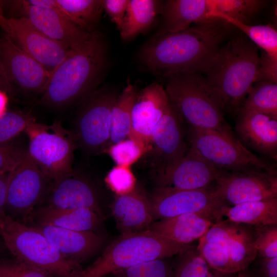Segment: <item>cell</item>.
I'll list each match as a JSON object with an SVG mask.
<instances>
[{"instance_id": "obj_1", "label": "cell", "mask_w": 277, "mask_h": 277, "mask_svg": "<svg viewBox=\"0 0 277 277\" xmlns=\"http://www.w3.org/2000/svg\"><path fill=\"white\" fill-rule=\"evenodd\" d=\"M221 22L212 19L179 31H161L143 46L140 60L151 73L165 77L201 74L220 48Z\"/></svg>"}, {"instance_id": "obj_2", "label": "cell", "mask_w": 277, "mask_h": 277, "mask_svg": "<svg viewBox=\"0 0 277 277\" xmlns=\"http://www.w3.org/2000/svg\"><path fill=\"white\" fill-rule=\"evenodd\" d=\"M257 47L238 36L220 48L201 73L224 113L236 114L252 86L262 80Z\"/></svg>"}, {"instance_id": "obj_3", "label": "cell", "mask_w": 277, "mask_h": 277, "mask_svg": "<svg viewBox=\"0 0 277 277\" xmlns=\"http://www.w3.org/2000/svg\"><path fill=\"white\" fill-rule=\"evenodd\" d=\"M107 53L103 35L93 31L83 43L70 49L51 72L42 92V103L54 108L64 107L92 92L105 67Z\"/></svg>"}, {"instance_id": "obj_4", "label": "cell", "mask_w": 277, "mask_h": 277, "mask_svg": "<svg viewBox=\"0 0 277 277\" xmlns=\"http://www.w3.org/2000/svg\"><path fill=\"white\" fill-rule=\"evenodd\" d=\"M0 233L15 260L42 270L52 277H78L80 263L62 254L34 227L15 220L0 210Z\"/></svg>"}, {"instance_id": "obj_5", "label": "cell", "mask_w": 277, "mask_h": 277, "mask_svg": "<svg viewBox=\"0 0 277 277\" xmlns=\"http://www.w3.org/2000/svg\"><path fill=\"white\" fill-rule=\"evenodd\" d=\"M191 245L174 242L149 230L122 233L78 277H105L147 262L167 259Z\"/></svg>"}, {"instance_id": "obj_6", "label": "cell", "mask_w": 277, "mask_h": 277, "mask_svg": "<svg viewBox=\"0 0 277 277\" xmlns=\"http://www.w3.org/2000/svg\"><path fill=\"white\" fill-rule=\"evenodd\" d=\"M166 78L164 89L169 102L191 127L233 134L202 74L184 72Z\"/></svg>"}, {"instance_id": "obj_7", "label": "cell", "mask_w": 277, "mask_h": 277, "mask_svg": "<svg viewBox=\"0 0 277 277\" xmlns=\"http://www.w3.org/2000/svg\"><path fill=\"white\" fill-rule=\"evenodd\" d=\"M189 148L221 171L276 172L275 167L245 147L234 134L191 127Z\"/></svg>"}, {"instance_id": "obj_8", "label": "cell", "mask_w": 277, "mask_h": 277, "mask_svg": "<svg viewBox=\"0 0 277 277\" xmlns=\"http://www.w3.org/2000/svg\"><path fill=\"white\" fill-rule=\"evenodd\" d=\"M29 138L27 151L52 182L73 173V136L59 122L50 126L31 123L25 130Z\"/></svg>"}, {"instance_id": "obj_9", "label": "cell", "mask_w": 277, "mask_h": 277, "mask_svg": "<svg viewBox=\"0 0 277 277\" xmlns=\"http://www.w3.org/2000/svg\"><path fill=\"white\" fill-rule=\"evenodd\" d=\"M117 96L108 90L91 92L86 96L72 132L76 146L98 153L109 145L111 112Z\"/></svg>"}, {"instance_id": "obj_10", "label": "cell", "mask_w": 277, "mask_h": 277, "mask_svg": "<svg viewBox=\"0 0 277 277\" xmlns=\"http://www.w3.org/2000/svg\"><path fill=\"white\" fill-rule=\"evenodd\" d=\"M154 221L186 213L202 215L214 224L222 221L226 203L215 190L157 188L149 198Z\"/></svg>"}, {"instance_id": "obj_11", "label": "cell", "mask_w": 277, "mask_h": 277, "mask_svg": "<svg viewBox=\"0 0 277 277\" xmlns=\"http://www.w3.org/2000/svg\"><path fill=\"white\" fill-rule=\"evenodd\" d=\"M52 183L27 151L9 173L5 206L26 219L45 200Z\"/></svg>"}, {"instance_id": "obj_12", "label": "cell", "mask_w": 277, "mask_h": 277, "mask_svg": "<svg viewBox=\"0 0 277 277\" xmlns=\"http://www.w3.org/2000/svg\"><path fill=\"white\" fill-rule=\"evenodd\" d=\"M215 182L217 195L233 205L277 197L276 172L221 171Z\"/></svg>"}, {"instance_id": "obj_13", "label": "cell", "mask_w": 277, "mask_h": 277, "mask_svg": "<svg viewBox=\"0 0 277 277\" xmlns=\"http://www.w3.org/2000/svg\"><path fill=\"white\" fill-rule=\"evenodd\" d=\"M9 6L27 18L37 29L69 49L83 43L91 35L56 10L29 4L26 1H10Z\"/></svg>"}, {"instance_id": "obj_14", "label": "cell", "mask_w": 277, "mask_h": 277, "mask_svg": "<svg viewBox=\"0 0 277 277\" xmlns=\"http://www.w3.org/2000/svg\"><path fill=\"white\" fill-rule=\"evenodd\" d=\"M9 35L25 52L52 72L70 49L37 29L25 17L8 18Z\"/></svg>"}, {"instance_id": "obj_15", "label": "cell", "mask_w": 277, "mask_h": 277, "mask_svg": "<svg viewBox=\"0 0 277 277\" xmlns=\"http://www.w3.org/2000/svg\"><path fill=\"white\" fill-rule=\"evenodd\" d=\"M224 248L238 272L247 269L257 257L253 226L229 220L214 224L201 238Z\"/></svg>"}, {"instance_id": "obj_16", "label": "cell", "mask_w": 277, "mask_h": 277, "mask_svg": "<svg viewBox=\"0 0 277 277\" xmlns=\"http://www.w3.org/2000/svg\"><path fill=\"white\" fill-rule=\"evenodd\" d=\"M169 105L164 87L160 84L153 83L142 89L137 93L132 108L129 137L150 150L153 130Z\"/></svg>"}, {"instance_id": "obj_17", "label": "cell", "mask_w": 277, "mask_h": 277, "mask_svg": "<svg viewBox=\"0 0 277 277\" xmlns=\"http://www.w3.org/2000/svg\"><path fill=\"white\" fill-rule=\"evenodd\" d=\"M0 57L11 82L27 91L43 92L51 72L7 34L0 39Z\"/></svg>"}, {"instance_id": "obj_18", "label": "cell", "mask_w": 277, "mask_h": 277, "mask_svg": "<svg viewBox=\"0 0 277 277\" xmlns=\"http://www.w3.org/2000/svg\"><path fill=\"white\" fill-rule=\"evenodd\" d=\"M182 120L170 102L153 130L150 150L155 156L157 176L182 158L189 149L184 138Z\"/></svg>"}, {"instance_id": "obj_19", "label": "cell", "mask_w": 277, "mask_h": 277, "mask_svg": "<svg viewBox=\"0 0 277 277\" xmlns=\"http://www.w3.org/2000/svg\"><path fill=\"white\" fill-rule=\"evenodd\" d=\"M221 172L189 147L186 154L156 180L157 188L203 189L215 181Z\"/></svg>"}, {"instance_id": "obj_20", "label": "cell", "mask_w": 277, "mask_h": 277, "mask_svg": "<svg viewBox=\"0 0 277 277\" xmlns=\"http://www.w3.org/2000/svg\"><path fill=\"white\" fill-rule=\"evenodd\" d=\"M237 138L248 148L274 161L277 160V118L241 108L236 113Z\"/></svg>"}, {"instance_id": "obj_21", "label": "cell", "mask_w": 277, "mask_h": 277, "mask_svg": "<svg viewBox=\"0 0 277 277\" xmlns=\"http://www.w3.org/2000/svg\"><path fill=\"white\" fill-rule=\"evenodd\" d=\"M47 206L57 209H90L102 215L98 196L86 180L73 175L52 182L45 199Z\"/></svg>"}, {"instance_id": "obj_22", "label": "cell", "mask_w": 277, "mask_h": 277, "mask_svg": "<svg viewBox=\"0 0 277 277\" xmlns=\"http://www.w3.org/2000/svg\"><path fill=\"white\" fill-rule=\"evenodd\" d=\"M64 256L79 263L95 253L104 244L103 238L93 231H80L52 225L34 227Z\"/></svg>"}, {"instance_id": "obj_23", "label": "cell", "mask_w": 277, "mask_h": 277, "mask_svg": "<svg viewBox=\"0 0 277 277\" xmlns=\"http://www.w3.org/2000/svg\"><path fill=\"white\" fill-rule=\"evenodd\" d=\"M111 210L121 234L147 230L154 221L149 198L136 187L128 193L117 195Z\"/></svg>"}, {"instance_id": "obj_24", "label": "cell", "mask_w": 277, "mask_h": 277, "mask_svg": "<svg viewBox=\"0 0 277 277\" xmlns=\"http://www.w3.org/2000/svg\"><path fill=\"white\" fill-rule=\"evenodd\" d=\"M210 18L231 24L243 32L264 52L261 56L263 80L277 83V31L271 25H251L226 15L215 12Z\"/></svg>"}, {"instance_id": "obj_25", "label": "cell", "mask_w": 277, "mask_h": 277, "mask_svg": "<svg viewBox=\"0 0 277 277\" xmlns=\"http://www.w3.org/2000/svg\"><path fill=\"white\" fill-rule=\"evenodd\" d=\"M214 10V0H169L163 6L162 31L176 32L192 25L212 19L209 15Z\"/></svg>"}, {"instance_id": "obj_26", "label": "cell", "mask_w": 277, "mask_h": 277, "mask_svg": "<svg viewBox=\"0 0 277 277\" xmlns=\"http://www.w3.org/2000/svg\"><path fill=\"white\" fill-rule=\"evenodd\" d=\"M214 224L202 215L186 213L155 221L148 230L174 242L190 244L203 236Z\"/></svg>"}, {"instance_id": "obj_27", "label": "cell", "mask_w": 277, "mask_h": 277, "mask_svg": "<svg viewBox=\"0 0 277 277\" xmlns=\"http://www.w3.org/2000/svg\"><path fill=\"white\" fill-rule=\"evenodd\" d=\"M32 213L35 214L38 224L80 231H93L100 225L102 216L86 208L57 209L47 205Z\"/></svg>"}, {"instance_id": "obj_28", "label": "cell", "mask_w": 277, "mask_h": 277, "mask_svg": "<svg viewBox=\"0 0 277 277\" xmlns=\"http://www.w3.org/2000/svg\"><path fill=\"white\" fill-rule=\"evenodd\" d=\"M223 216L236 223L251 226L277 224V197L222 207Z\"/></svg>"}, {"instance_id": "obj_29", "label": "cell", "mask_w": 277, "mask_h": 277, "mask_svg": "<svg viewBox=\"0 0 277 277\" xmlns=\"http://www.w3.org/2000/svg\"><path fill=\"white\" fill-rule=\"evenodd\" d=\"M163 5L155 0H128L120 30L121 38L129 41L146 30L162 12Z\"/></svg>"}, {"instance_id": "obj_30", "label": "cell", "mask_w": 277, "mask_h": 277, "mask_svg": "<svg viewBox=\"0 0 277 277\" xmlns=\"http://www.w3.org/2000/svg\"><path fill=\"white\" fill-rule=\"evenodd\" d=\"M137 93L134 86L129 83L118 95L111 112L109 145L130 136L132 110Z\"/></svg>"}, {"instance_id": "obj_31", "label": "cell", "mask_w": 277, "mask_h": 277, "mask_svg": "<svg viewBox=\"0 0 277 277\" xmlns=\"http://www.w3.org/2000/svg\"><path fill=\"white\" fill-rule=\"evenodd\" d=\"M63 14L83 30L91 32L103 9L101 0H57Z\"/></svg>"}, {"instance_id": "obj_32", "label": "cell", "mask_w": 277, "mask_h": 277, "mask_svg": "<svg viewBox=\"0 0 277 277\" xmlns=\"http://www.w3.org/2000/svg\"><path fill=\"white\" fill-rule=\"evenodd\" d=\"M241 108L277 118V83L268 80L260 81L254 83Z\"/></svg>"}, {"instance_id": "obj_33", "label": "cell", "mask_w": 277, "mask_h": 277, "mask_svg": "<svg viewBox=\"0 0 277 277\" xmlns=\"http://www.w3.org/2000/svg\"><path fill=\"white\" fill-rule=\"evenodd\" d=\"M171 262L172 277H208L209 266L196 248L191 245Z\"/></svg>"}, {"instance_id": "obj_34", "label": "cell", "mask_w": 277, "mask_h": 277, "mask_svg": "<svg viewBox=\"0 0 277 277\" xmlns=\"http://www.w3.org/2000/svg\"><path fill=\"white\" fill-rule=\"evenodd\" d=\"M266 2L258 0H214L215 8L212 13H220L248 24L250 19L263 8Z\"/></svg>"}, {"instance_id": "obj_35", "label": "cell", "mask_w": 277, "mask_h": 277, "mask_svg": "<svg viewBox=\"0 0 277 277\" xmlns=\"http://www.w3.org/2000/svg\"><path fill=\"white\" fill-rule=\"evenodd\" d=\"M196 249L212 269L225 273L238 272L230 255L222 247L199 239Z\"/></svg>"}, {"instance_id": "obj_36", "label": "cell", "mask_w": 277, "mask_h": 277, "mask_svg": "<svg viewBox=\"0 0 277 277\" xmlns=\"http://www.w3.org/2000/svg\"><path fill=\"white\" fill-rule=\"evenodd\" d=\"M111 277H172V263L157 259L115 271Z\"/></svg>"}, {"instance_id": "obj_37", "label": "cell", "mask_w": 277, "mask_h": 277, "mask_svg": "<svg viewBox=\"0 0 277 277\" xmlns=\"http://www.w3.org/2000/svg\"><path fill=\"white\" fill-rule=\"evenodd\" d=\"M107 152L116 165L130 166L147 149L137 141L128 137L108 147Z\"/></svg>"}, {"instance_id": "obj_38", "label": "cell", "mask_w": 277, "mask_h": 277, "mask_svg": "<svg viewBox=\"0 0 277 277\" xmlns=\"http://www.w3.org/2000/svg\"><path fill=\"white\" fill-rule=\"evenodd\" d=\"M34 118L19 112H6L0 116V144L10 142L25 131Z\"/></svg>"}, {"instance_id": "obj_39", "label": "cell", "mask_w": 277, "mask_h": 277, "mask_svg": "<svg viewBox=\"0 0 277 277\" xmlns=\"http://www.w3.org/2000/svg\"><path fill=\"white\" fill-rule=\"evenodd\" d=\"M253 227L257 256L277 257V224Z\"/></svg>"}, {"instance_id": "obj_40", "label": "cell", "mask_w": 277, "mask_h": 277, "mask_svg": "<svg viewBox=\"0 0 277 277\" xmlns=\"http://www.w3.org/2000/svg\"><path fill=\"white\" fill-rule=\"evenodd\" d=\"M105 182L117 195L128 193L136 187V179L130 166L114 167L107 174Z\"/></svg>"}, {"instance_id": "obj_41", "label": "cell", "mask_w": 277, "mask_h": 277, "mask_svg": "<svg viewBox=\"0 0 277 277\" xmlns=\"http://www.w3.org/2000/svg\"><path fill=\"white\" fill-rule=\"evenodd\" d=\"M23 146L13 143L0 144V174L12 171L27 153Z\"/></svg>"}, {"instance_id": "obj_42", "label": "cell", "mask_w": 277, "mask_h": 277, "mask_svg": "<svg viewBox=\"0 0 277 277\" xmlns=\"http://www.w3.org/2000/svg\"><path fill=\"white\" fill-rule=\"evenodd\" d=\"M0 277H52L45 272L16 260L0 261Z\"/></svg>"}, {"instance_id": "obj_43", "label": "cell", "mask_w": 277, "mask_h": 277, "mask_svg": "<svg viewBox=\"0 0 277 277\" xmlns=\"http://www.w3.org/2000/svg\"><path fill=\"white\" fill-rule=\"evenodd\" d=\"M128 0H104L103 9L120 31L127 9Z\"/></svg>"}, {"instance_id": "obj_44", "label": "cell", "mask_w": 277, "mask_h": 277, "mask_svg": "<svg viewBox=\"0 0 277 277\" xmlns=\"http://www.w3.org/2000/svg\"><path fill=\"white\" fill-rule=\"evenodd\" d=\"M251 273L253 277H277V257L260 258L255 272Z\"/></svg>"}, {"instance_id": "obj_45", "label": "cell", "mask_w": 277, "mask_h": 277, "mask_svg": "<svg viewBox=\"0 0 277 277\" xmlns=\"http://www.w3.org/2000/svg\"><path fill=\"white\" fill-rule=\"evenodd\" d=\"M0 89L10 94H12V87L0 57Z\"/></svg>"}, {"instance_id": "obj_46", "label": "cell", "mask_w": 277, "mask_h": 277, "mask_svg": "<svg viewBox=\"0 0 277 277\" xmlns=\"http://www.w3.org/2000/svg\"><path fill=\"white\" fill-rule=\"evenodd\" d=\"M9 173L0 174V210L6 205Z\"/></svg>"}, {"instance_id": "obj_47", "label": "cell", "mask_w": 277, "mask_h": 277, "mask_svg": "<svg viewBox=\"0 0 277 277\" xmlns=\"http://www.w3.org/2000/svg\"><path fill=\"white\" fill-rule=\"evenodd\" d=\"M4 2L0 1V27L6 32L7 35L9 33V27L8 18H7L4 14L3 6Z\"/></svg>"}, {"instance_id": "obj_48", "label": "cell", "mask_w": 277, "mask_h": 277, "mask_svg": "<svg viewBox=\"0 0 277 277\" xmlns=\"http://www.w3.org/2000/svg\"><path fill=\"white\" fill-rule=\"evenodd\" d=\"M236 273H225L212 269L210 270L208 277H235Z\"/></svg>"}, {"instance_id": "obj_49", "label": "cell", "mask_w": 277, "mask_h": 277, "mask_svg": "<svg viewBox=\"0 0 277 277\" xmlns=\"http://www.w3.org/2000/svg\"><path fill=\"white\" fill-rule=\"evenodd\" d=\"M7 97L5 93L0 90V116L5 112L7 105Z\"/></svg>"}, {"instance_id": "obj_50", "label": "cell", "mask_w": 277, "mask_h": 277, "mask_svg": "<svg viewBox=\"0 0 277 277\" xmlns=\"http://www.w3.org/2000/svg\"><path fill=\"white\" fill-rule=\"evenodd\" d=\"M235 277H253L250 271L247 269L238 272Z\"/></svg>"}, {"instance_id": "obj_51", "label": "cell", "mask_w": 277, "mask_h": 277, "mask_svg": "<svg viewBox=\"0 0 277 277\" xmlns=\"http://www.w3.org/2000/svg\"><path fill=\"white\" fill-rule=\"evenodd\" d=\"M0 236H1V233H0Z\"/></svg>"}]
</instances>
